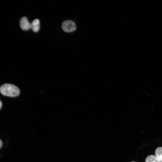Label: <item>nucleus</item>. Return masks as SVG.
I'll list each match as a JSON object with an SVG mask.
<instances>
[{"label":"nucleus","mask_w":162,"mask_h":162,"mask_svg":"<svg viewBox=\"0 0 162 162\" xmlns=\"http://www.w3.org/2000/svg\"><path fill=\"white\" fill-rule=\"evenodd\" d=\"M135 162V161H132V162Z\"/></svg>","instance_id":"nucleus-9"},{"label":"nucleus","mask_w":162,"mask_h":162,"mask_svg":"<svg viewBox=\"0 0 162 162\" xmlns=\"http://www.w3.org/2000/svg\"><path fill=\"white\" fill-rule=\"evenodd\" d=\"M3 145V143L2 141L0 140V148H1Z\"/></svg>","instance_id":"nucleus-7"},{"label":"nucleus","mask_w":162,"mask_h":162,"mask_svg":"<svg viewBox=\"0 0 162 162\" xmlns=\"http://www.w3.org/2000/svg\"><path fill=\"white\" fill-rule=\"evenodd\" d=\"M145 162H161L159 159L153 155H149L145 159Z\"/></svg>","instance_id":"nucleus-5"},{"label":"nucleus","mask_w":162,"mask_h":162,"mask_svg":"<svg viewBox=\"0 0 162 162\" xmlns=\"http://www.w3.org/2000/svg\"><path fill=\"white\" fill-rule=\"evenodd\" d=\"M0 92L4 96L15 97L19 95L20 91L16 86L10 84H5L0 87Z\"/></svg>","instance_id":"nucleus-1"},{"label":"nucleus","mask_w":162,"mask_h":162,"mask_svg":"<svg viewBox=\"0 0 162 162\" xmlns=\"http://www.w3.org/2000/svg\"><path fill=\"white\" fill-rule=\"evenodd\" d=\"M155 155L162 162V147H160L157 148L155 151Z\"/></svg>","instance_id":"nucleus-6"},{"label":"nucleus","mask_w":162,"mask_h":162,"mask_svg":"<svg viewBox=\"0 0 162 162\" xmlns=\"http://www.w3.org/2000/svg\"><path fill=\"white\" fill-rule=\"evenodd\" d=\"M2 104L0 100V109H1L2 107Z\"/></svg>","instance_id":"nucleus-8"},{"label":"nucleus","mask_w":162,"mask_h":162,"mask_svg":"<svg viewBox=\"0 0 162 162\" xmlns=\"http://www.w3.org/2000/svg\"><path fill=\"white\" fill-rule=\"evenodd\" d=\"M20 24L21 28L23 31H26L31 29V24L26 17H23L21 19Z\"/></svg>","instance_id":"nucleus-3"},{"label":"nucleus","mask_w":162,"mask_h":162,"mask_svg":"<svg viewBox=\"0 0 162 162\" xmlns=\"http://www.w3.org/2000/svg\"><path fill=\"white\" fill-rule=\"evenodd\" d=\"M31 29L35 32H38L40 29V22L38 19L34 20L31 24Z\"/></svg>","instance_id":"nucleus-4"},{"label":"nucleus","mask_w":162,"mask_h":162,"mask_svg":"<svg viewBox=\"0 0 162 162\" xmlns=\"http://www.w3.org/2000/svg\"><path fill=\"white\" fill-rule=\"evenodd\" d=\"M62 26L63 30L67 33L74 32L76 29L75 23L71 20H67L64 22L63 23Z\"/></svg>","instance_id":"nucleus-2"}]
</instances>
